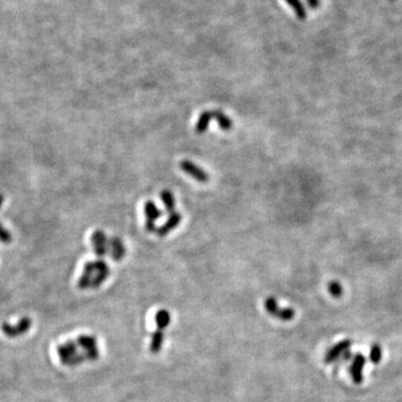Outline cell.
<instances>
[{"label":"cell","mask_w":402,"mask_h":402,"mask_svg":"<svg viewBox=\"0 0 402 402\" xmlns=\"http://www.w3.org/2000/svg\"><path fill=\"white\" fill-rule=\"evenodd\" d=\"M86 361V358L84 355V353H76V354L73 355L72 358H70L65 366L67 367H76V366H80L83 362Z\"/></svg>","instance_id":"obj_21"},{"label":"cell","mask_w":402,"mask_h":402,"mask_svg":"<svg viewBox=\"0 0 402 402\" xmlns=\"http://www.w3.org/2000/svg\"><path fill=\"white\" fill-rule=\"evenodd\" d=\"M160 198L161 200H162L163 205L165 207V209H167L168 212H175V197L172 192L168 190H163L162 192L160 193Z\"/></svg>","instance_id":"obj_18"},{"label":"cell","mask_w":402,"mask_h":402,"mask_svg":"<svg viewBox=\"0 0 402 402\" xmlns=\"http://www.w3.org/2000/svg\"><path fill=\"white\" fill-rule=\"evenodd\" d=\"M171 321V315L167 310H160L157 311L156 315V323L157 326V330L163 331L165 328H168Z\"/></svg>","instance_id":"obj_16"},{"label":"cell","mask_w":402,"mask_h":402,"mask_svg":"<svg viewBox=\"0 0 402 402\" xmlns=\"http://www.w3.org/2000/svg\"><path fill=\"white\" fill-rule=\"evenodd\" d=\"M32 328V320L29 317H22L16 325H10L8 323H3L1 325V331L6 336L17 337L24 335Z\"/></svg>","instance_id":"obj_2"},{"label":"cell","mask_w":402,"mask_h":402,"mask_svg":"<svg viewBox=\"0 0 402 402\" xmlns=\"http://www.w3.org/2000/svg\"><path fill=\"white\" fill-rule=\"evenodd\" d=\"M163 341H164L163 331L157 330L156 332L152 334L151 344H150V351H151L152 353L160 352V351H161V348H162Z\"/></svg>","instance_id":"obj_14"},{"label":"cell","mask_w":402,"mask_h":402,"mask_svg":"<svg viewBox=\"0 0 402 402\" xmlns=\"http://www.w3.org/2000/svg\"><path fill=\"white\" fill-rule=\"evenodd\" d=\"M77 348L78 345L76 342H74L72 340H69L66 342V343L61 344L57 347V353H58V356H59V360H61V362L63 364H66L67 361L72 358L73 355H75L77 353Z\"/></svg>","instance_id":"obj_9"},{"label":"cell","mask_w":402,"mask_h":402,"mask_svg":"<svg viewBox=\"0 0 402 402\" xmlns=\"http://www.w3.org/2000/svg\"><path fill=\"white\" fill-rule=\"evenodd\" d=\"M144 213H145V229L148 231L156 230V220L162 216V211L157 209V207L153 201H146L144 204Z\"/></svg>","instance_id":"obj_5"},{"label":"cell","mask_w":402,"mask_h":402,"mask_svg":"<svg viewBox=\"0 0 402 402\" xmlns=\"http://www.w3.org/2000/svg\"><path fill=\"white\" fill-rule=\"evenodd\" d=\"M181 219H182L181 213L175 212V211L172 212L162 226L157 229V236H160V237H164V236H167L169 232H171L175 228L179 226V224L181 223Z\"/></svg>","instance_id":"obj_8"},{"label":"cell","mask_w":402,"mask_h":402,"mask_svg":"<svg viewBox=\"0 0 402 402\" xmlns=\"http://www.w3.org/2000/svg\"><path fill=\"white\" fill-rule=\"evenodd\" d=\"M108 248L111 249V256L115 262H120L125 255V247L120 238H112L108 243Z\"/></svg>","instance_id":"obj_11"},{"label":"cell","mask_w":402,"mask_h":402,"mask_svg":"<svg viewBox=\"0 0 402 402\" xmlns=\"http://www.w3.org/2000/svg\"><path fill=\"white\" fill-rule=\"evenodd\" d=\"M211 115H212V119L216 120L218 125H219L221 130L229 131L232 127V121L228 118L226 114L224 113V112H221L219 110H215V111H211Z\"/></svg>","instance_id":"obj_13"},{"label":"cell","mask_w":402,"mask_h":402,"mask_svg":"<svg viewBox=\"0 0 402 402\" xmlns=\"http://www.w3.org/2000/svg\"><path fill=\"white\" fill-rule=\"evenodd\" d=\"M180 168H181V170L185 172V174L190 175L191 178H193L198 182L206 183L209 181V175L207 174L204 169L199 167L196 163H193L192 161L182 160L181 162H180Z\"/></svg>","instance_id":"obj_3"},{"label":"cell","mask_w":402,"mask_h":402,"mask_svg":"<svg viewBox=\"0 0 402 402\" xmlns=\"http://www.w3.org/2000/svg\"><path fill=\"white\" fill-rule=\"evenodd\" d=\"M381 358H382V350H381V347L379 344H373L372 345L371 350H370V360L372 363H379L381 361Z\"/></svg>","instance_id":"obj_19"},{"label":"cell","mask_w":402,"mask_h":402,"mask_svg":"<svg viewBox=\"0 0 402 402\" xmlns=\"http://www.w3.org/2000/svg\"><path fill=\"white\" fill-rule=\"evenodd\" d=\"M351 345H352L351 340H343V341L339 342V343H336L335 345H334V347L329 349L328 352H326L325 358H324V362L328 363V364L336 362L337 360H339L341 356L343 355L344 352L350 350Z\"/></svg>","instance_id":"obj_4"},{"label":"cell","mask_w":402,"mask_h":402,"mask_svg":"<svg viewBox=\"0 0 402 402\" xmlns=\"http://www.w3.org/2000/svg\"><path fill=\"white\" fill-rule=\"evenodd\" d=\"M211 119H212L211 111H204V112H202V113L200 114V116H199L197 123H196V127H194L196 132L198 134L205 133L206 131L208 130Z\"/></svg>","instance_id":"obj_12"},{"label":"cell","mask_w":402,"mask_h":402,"mask_svg":"<svg viewBox=\"0 0 402 402\" xmlns=\"http://www.w3.org/2000/svg\"><path fill=\"white\" fill-rule=\"evenodd\" d=\"M93 246L95 254L99 257H103L108 251V243L103 231H96L93 236Z\"/></svg>","instance_id":"obj_10"},{"label":"cell","mask_w":402,"mask_h":402,"mask_svg":"<svg viewBox=\"0 0 402 402\" xmlns=\"http://www.w3.org/2000/svg\"><path fill=\"white\" fill-rule=\"evenodd\" d=\"M289 6L292 7L293 11H294L298 19L305 20L307 17V13L305 7H304L303 2L300 0H285Z\"/></svg>","instance_id":"obj_17"},{"label":"cell","mask_w":402,"mask_h":402,"mask_svg":"<svg viewBox=\"0 0 402 402\" xmlns=\"http://www.w3.org/2000/svg\"><path fill=\"white\" fill-rule=\"evenodd\" d=\"M307 5H309L312 9H317L321 5L320 0H306Z\"/></svg>","instance_id":"obj_23"},{"label":"cell","mask_w":402,"mask_h":402,"mask_svg":"<svg viewBox=\"0 0 402 402\" xmlns=\"http://www.w3.org/2000/svg\"><path fill=\"white\" fill-rule=\"evenodd\" d=\"M265 310L267 311L270 315L280 318V320L281 321H291L295 316L294 310L289 309V307H286V309H280L276 298L272 297V296L268 298H266Z\"/></svg>","instance_id":"obj_1"},{"label":"cell","mask_w":402,"mask_h":402,"mask_svg":"<svg viewBox=\"0 0 402 402\" xmlns=\"http://www.w3.org/2000/svg\"><path fill=\"white\" fill-rule=\"evenodd\" d=\"M367 363V358L364 356L362 353H356L355 355H353L352 358V364L350 366V374L352 377V380L354 381L355 383H361L363 380V375H362V371H363V367L366 366Z\"/></svg>","instance_id":"obj_6"},{"label":"cell","mask_w":402,"mask_h":402,"mask_svg":"<svg viewBox=\"0 0 402 402\" xmlns=\"http://www.w3.org/2000/svg\"><path fill=\"white\" fill-rule=\"evenodd\" d=\"M84 355L86 358V361H96L100 356V351L99 349H92V350L84 351Z\"/></svg>","instance_id":"obj_22"},{"label":"cell","mask_w":402,"mask_h":402,"mask_svg":"<svg viewBox=\"0 0 402 402\" xmlns=\"http://www.w3.org/2000/svg\"><path fill=\"white\" fill-rule=\"evenodd\" d=\"M328 289L330 292V294L333 296V297H340L342 295V293H343V288H342V285L339 283V281L336 280H333L329 283V286Z\"/></svg>","instance_id":"obj_20"},{"label":"cell","mask_w":402,"mask_h":402,"mask_svg":"<svg viewBox=\"0 0 402 402\" xmlns=\"http://www.w3.org/2000/svg\"><path fill=\"white\" fill-rule=\"evenodd\" d=\"M76 343L78 347H81L84 351L92 350V349L97 348V341L95 339V336H92V335L78 336Z\"/></svg>","instance_id":"obj_15"},{"label":"cell","mask_w":402,"mask_h":402,"mask_svg":"<svg viewBox=\"0 0 402 402\" xmlns=\"http://www.w3.org/2000/svg\"><path fill=\"white\" fill-rule=\"evenodd\" d=\"M94 264H95L96 274H95V276H93L91 287L97 288L104 283L105 280L107 279L108 275H110V268H108L106 262H104L103 261L94 262Z\"/></svg>","instance_id":"obj_7"}]
</instances>
